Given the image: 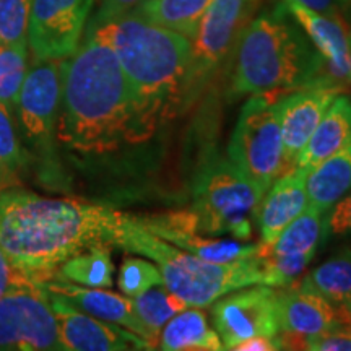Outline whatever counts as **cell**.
<instances>
[{
    "mask_svg": "<svg viewBox=\"0 0 351 351\" xmlns=\"http://www.w3.org/2000/svg\"><path fill=\"white\" fill-rule=\"evenodd\" d=\"M153 137L111 46L88 32L77 51L60 60L56 138L80 156H104Z\"/></svg>",
    "mask_w": 351,
    "mask_h": 351,
    "instance_id": "1",
    "label": "cell"
},
{
    "mask_svg": "<svg viewBox=\"0 0 351 351\" xmlns=\"http://www.w3.org/2000/svg\"><path fill=\"white\" fill-rule=\"evenodd\" d=\"M119 217L106 205L43 197L15 186L0 192V249L21 275L49 282L67 258L109 244Z\"/></svg>",
    "mask_w": 351,
    "mask_h": 351,
    "instance_id": "2",
    "label": "cell"
},
{
    "mask_svg": "<svg viewBox=\"0 0 351 351\" xmlns=\"http://www.w3.org/2000/svg\"><path fill=\"white\" fill-rule=\"evenodd\" d=\"M111 46L134 95L135 106L153 134L197 99L192 41L134 13L90 25Z\"/></svg>",
    "mask_w": 351,
    "mask_h": 351,
    "instance_id": "3",
    "label": "cell"
},
{
    "mask_svg": "<svg viewBox=\"0 0 351 351\" xmlns=\"http://www.w3.org/2000/svg\"><path fill=\"white\" fill-rule=\"evenodd\" d=\"M313 85L335 86L322 56L285 3L244 26L236 43L232 93L269 95Z\"/></svg>",
    "mask_w": 351,
    "mask_h": 351,
    "instance_id": "4",
    "label": "cell"
},
{
    "mask_svg": "<svg viewBox=\"0 0 351 351\" xmlns=\"http://www.w3.org/2000/svg\"><path fill=\"white\" fill-rule=\"evenodd\" d=\"M109 244L155 262L165 287L192 307L202 309L212 306L218 298L234 289L269 285V276L258 254L228 263L207 262L158 238L137 217L122 212Z\"/></svg>",
    "mask_w": 351,
    "mask_h": 351,
    "instance_id": "5",
    "label": "cell"
},
{
    "mask_svg": "<svg viewBox=\"0 0 351 351\" xmlns=\"http://www.w3.org/2000/svg\"><path fill=\"white\" fill-rule=\"evenodd\" d=\"M263 194L265 189L230 158H212L195 178L191 212L205 234L249 241Z\"/></svg>",
    "mask_w": 351,
    "mask_h": 351,
    "instance_id": "6",
    "label": "cell"
},
{
    "mask_svg": "<svg viewBox=\"0 0 351 351\" xmlns=\"http://www.w3.org/2000/svg\"><path fill=\"white\" fill-rule=\"evenodd\" d=\"M64 350L44 283L20 271L0 296V351Z\"/></svg>",
    "mask_w": 351,
    "mask_h": 351,
    "instance_id": "7",
    "label": "cell"
},
{
    "mask_svg": "<svg viewBox=\"0 0 351 351\" xmlns=\"http://www.w3.org/2000/svg\"><path fill=\"white\" fill-rule=\"evenodd\" d=\"M228 158L265 191L285 173L280 117L265 95H254L244 103L228 143Z\"/></svg>",
    "mask_w": 351,
    "mask_h": 351,
    "instance_id": "8",
    "label": "cell"
},
{
    "mask_svg": "<svg viewBox=\"0 0 351 351\" xmlns=\"http://www.w3.org/2000/svg\"><path fill=\"white\" fill-rule=\"evenodd\" d=\"M278 288L252 285L226 293L213 302L212 317L223 348L234 350L252 337H278Z\"/></svg>",
    "mask_w": 351,
    "mask_h": 351,
    "instance_id": "9",
    "label": "cell"
},
{
    "mask_svg": "<svg viewBox=\"0 0 351 351\" xmlns=\"http://www.w3.org/2000/svg\"><path fill=\"white\" fill-rule=\"evenodd\" d=\"M256 0H212L192 39L194 90L199 96L212 73L236 46L249 23Z\"/></svg>",
    "mask_w": 351,
    "mask_h": 351,
    "instance_id": "10",
    "label": "cell"
},
{
    "mask_svg": "<svg viewBox=\"0 0 351 351\" xmlns=\"http://www.w3.org/2000/svg\"><path fill=\"white\" fill-rule=\"evenodd\" d=\"M95 0H33L28 46L34 60H64L80 46Z\"/></svg>",
    "mask_w": 351,
    "mask_h": 351,
    "instance_id": "11",
    "label": "cell"
},
{
    "mask_svg": "<svg viewBox=\"0 0 351 351\" xmlns=\"http://www.w3.org/2000/svg\"><path fill=\"white\" fill-rule=\"evenodd\" d=\"M60 106V60H34L21 86L19 114L21 137L36 153L49 155Z\"/></svg>",
    "mask_w": 351,
    "mask_h": 351,
    "instance_id": "12",
    "label": "cell"
},
{
    "mask_svg": "<svg viewBox=\"0 0 351 351\" xmlns=\"http://www.w3.org/2000/svg\"><path fill=\"white\" fill-rule=\"evenodd\" d=\"M326 241V213L307 205L304 212L282 231L274 244H262L258 257L270 287H288L313 261Z\"/></svg>",
    "mask_w": 351,
    "mask_h": 351,
    "instance_id": "13",
    "label": "cell"
},
{
    "mask_svg": "<svg viewBox=\"0 0 351 351\" xmlns=\"http://www.w3.org/2000/svg\"><path fill=\"white\" fill-rule=\"evenodd\" d=\"M138 221L184 252L192 254L207 262L228 263L257 256L262 244H251L245 241L225 236H210L199 231L197 219L191 210H179L155 215V217H137Z\"/></svg>",
    "mask_w": 351,
    "mask_h": 351,
    "instance_id": "14",
    "label": "cell"
},
{
    "mask_svg": "<svg viewBox=\"0 0 351 351\" xmlns=\"http://www.w3.org/2000/svg\"><path fill=\"white\" fill-rule=\"evenodd\" d=\"M49 293V302L54 311L59 339L67 351H129L153 350L152 345L137 333L117 324L96 319L83 313L56 293Z\"/></svg>",
    "mask_w": 351,
    "mask_h": 351,
    "instance_id": "15",
    "label": "cell"
},
{
    "mask_svg": "<svg viewBox=\"0 0 351 351\" xmlns=\"http://www.w3.org/2000/svg\"><path fill=\"white\" fill-rule=\"evenodd\" d=\"M340 91L332 85H313L300 88L275 103L282 127L285 173L295 166L301 150Z\"/></svg>",
    "mask_w": 351,
    "mask_h": 351,
    "instance_id": "16",
    "label": "cell"
},
{
    "mask_svg": "<svg viewBox=\"0 0 351 351\" xmlns=\"http://www.w3.org/2000/svg\"><path fill=\"white\" fill-rule=\"evenodd\" d=\"M289 15L304 29L307 38L326 62L327 75L335 86L348 85V32L339 15H326L301 3L283 0Z\"/></svg>",
    "mask_w": 351,
    "mask_h": 351,
    "instance_id": "17",
    "label": "cell"
},
{
    "mask_svg": "<svg viewBox=\"0 0 351 351\" xmlns=\"http://www.w3.org/2000/svg\"><path fill=\"white\" fill-rule=\"evenodd\" d=\"M283 288L276 298L280 332L307 337L340 327L337 307L309 285Z\"/></svg>",
    "mask_w": 351,
    "mask_h": 351,
    "instance_id": "18",
    "label": "cell"
},
{
    "mask_svg": "<svg viewBox=\"0 0 351 351\" xmlns=\"http://www.w3.org/2000/svg\"><path fill=\"white\" fill-rule=\"evenodd\" d=\"M306 169L293 168L265 191L256 219L263 244H274L285 228L306 210Z\"/></svg>",
    "mask_w": 351,
    "mask_h": 351,
    "instance_id": "19",
    "label": "cell"
},
{
    "mask_svg": "<svg viewBox=\"0 0 351 351\" xmlns=\"http://www.w3.org/2000/svg\"><path fill=\"white\" fill-rule=\"evenodd\" d=\"M44 288L47 291L65 298L83 313L93 315L96 319L125 327L127 330L137 333L138 337L148 341L147 330L143 328L142 322H140L134 311L132 298L108 291V288H88L59 278L44 282Z\"/></svg>",
    "mask_w": 351,
    "mask_h": 351,
    "instance_id": "20",
    "label": "cell"
},
{
    "mask_svg": "<svg viewBox=\"0 0 351 351\" xmlns=\"http://www.w3.org/2000/svg\"><path fill=\"white\" fill-rule=\"evenodd\" d=\"M348 145H351V96L339 93L315 127L313 137L301 150L293 168L306 169L309 173L320 161Z\"/></svg>",
    "mask_w": 351,
    "mask_h": 351,
    "instance_id": "21",
    "label": "cell"
},
{
    "mask_svg": "<svg viewBox=\"0 0 351 351\" xmlns=\"http://www.w3.org/2000/svg\"><path fill=\"white\" fill-rule=\"evenodd\" d=\"M158 350L163 351H221V340L200 307L189 306L161 328Z\"/></svg>",
    "mask_w": 351,
    "mask_h": 351,
    "instance_id": "22",
    "label": "cell"
},
{
    "mask_svg": "<svg viewBox=\"0 0 351 351\" xmlns=\"http://www.w3.org/2000/svg\"><path fill=\"white\" fill-rule=\"evenodd\" d=\"M351 191V145L320 161L306 176L307 205L327 213Z\"/></svg>",
    "mask_w": 351,
    "mask_h": 351,
    "instance_id": "23",
    "label": "cell"
},
{
    "mask_svg": "<svg viewBox=\"0 0 351 351\" xmlns=\"http://www.w3.org/2000/svg\"><path fill=\"white\" fill-rule=\"evenodd\" d=\"M212 0H145L130 13L192 41Z\"/></svg>",
    "mask_w": 351,
    "mask_h": 351,
    "instance_id": "24",
    "label": "cell"
},
{
    "mask_svg": "<svg viewBox=\"0 0 351 351\" xmlns=\"http://www.w3.org/2000/svg\"><path fill=\"white\" fill-rule=\"evenodd\" d=\"M112 275L111 245L96 244L67 258L57 269L54 278L88 288H111Z\"/></svg>",
    "mask_w": 351,
    "mask_h": 351,
    "instance_id": "25",
    "label": "cell"
},
{
    "mask_svg": "<svg viewBox=\"0 0 351 351\" xmlns=\"http://www.w3.org/2000/svg\"><path fill=\"white\" fill-rule=\"evenodd\" d=\"M134 302V311L145 330H147L148 341L153 346V350L158 346L161 328L169 319H173L176 314L186 309L187 302L169 291L165 285L153 287L142 295L132 298Z\"/></svg>",
    "mask_w": 351,
    "mask_h": 351,
    "instance_id": "26",
    "label": "cell"
},
{
    "mask_svg": "<svg viewBox=\"0 0 351 351\" xmlns=\"http://www.w3.org/2000/svg\"><path fill=\"white\" fill-rule=\"evenodd\" d=\"M304 283L327 298L333 306L351 307V247L341 249L320 263L306 276Z\"/></svg>",
    "mask_w": 351,
    "mask_h": 351,
    "instance_id": "27",
    "label": "cell"
},
{
    "mask_svg": "<svg viewBox=\"0 0 351 351\" xmlns=\"http://www.w3.org/2000/svg\"><path fill=\"white\" fill-rule=\"evenodd\" d=\"M28 67V43L0 46V101L13 111L19 106Z\"/></svg>",
    "mask_w": 351,
    "mask_h": 351,
    "instance_id": "28",
    "label": "cell"
},
{
    "mask_svg": "<svg viewBox=\"0 0 351 351\" xmlns=\"http://www.w3.org/2000/svg\"><path fill=\"white\" fill-rule=\"evenodd\" d=\"M25 163L10 109L0 101V192L20 186L19 173Z\"/></svg>",
    "mask_w": 351,
    "mask_h": 351,
    "instance_id": "29",
    "label": "cell"
},
{
    "mask_svg": "<svg viewBox=\"0 0 351 351\" xmlns=\"http://www.w3.org/2000/svg\"><path fill=\"white\" fill-rule=\"evenodd\" d=\"M158 285H163V276L155 262L147 257L124 258L117 276V287L122 295L135 298Z\"/></svg>",
    "mask_w": 351,
    "mask_h": 351,
    "instance_id": "30",
    "label": "cell"
},
{
    "mask_svg": "<svg viewBox=\"0 0 351 351\" xmlns=\"http://www.w3.org/2000/svg\"><path fill=\"white\" fill-rule=\"evenodd\" d=\"M33 0H0V46L28 43Z\"/></svg>",
    "mask_w": 351,
    "mask_h": 351,
    "instance_id": "31",
    "label": "cell"
},
{
    "mask_svg": "<svg viewBox=\"0 0 351 351\" xmlns=\"http://www.w3.org/2000/svg\"><path fill=\"white\" fill-rule=\"evenodd\" d=\"M302 350L309 351H351V335L345 328L335 327L330 330L304 337Z\"/></svg>",
    "mask_w": 351,
    "mask_h": 351,
    "instance_id": "32",
    "label": "cell"
},
{
    "mask_svg": "<svg viewBox=\"0 0 351 351\" xmlns=\"http://www.w3.org/2000/svg\"><path fill=\"white\" fill-rule=\"evenodd\" d=\"M351 236V191L326 215V239Z\"/></svg>",
    "mask_w": 351,
    "mask_h": 351,
    "instance_id": "33",
    "label": "cell"
},
{
    "mask_svg": "<svg viewBox=\"0 0 351 351\" xmlns=\"http://www.w3.org/2000/svg\"><path fill=\"white\" fill-rule=\"evenodd\" d=\"M145 0H104L99 12L96 13L93 21H91V25H99L103 21L117 19V16L130 13L135 7H138Z\"/></svg>",
    "mask_w": 351,
    "mask_h": 351,
    "instance_id": "34",
    "label": "cell"
},
{
    "mask_svg": "<svg viewBox=\"0 0 351 351\" xmlns=\"http://www.w3.org/2000/svg\"><path fill=\"white\" fill-rule=\"evenodd\" d=\"M291 2L301 3L311 10L326 13V15H339L351 0H291Z\"/></svg>",
    "mask_w": 351,
    "mask_h": 351,
    "instance_id": "35",
    "label": "cell"
},
{
    "mask_svg": "<svg viewBox=\"0 0 351 351\" xmlns=\"http://www.w3.org/2000/svg\"><path fill=\"white\" fill-rule=\"evenodd\" d=\"M236 351H276L282 350L278 337H252L234 346Z\"/></svg>",
    "mask_w": 351,
    "mask_h": 351,
    "instance_id": "36",
    "label": "cell"
},
{
    "mask_svg": "<svg viewBox=\"0 0 351 351\" xmlns=\"http://www.w3.org/2000/svg\"><path fill=\"white\" fill-rule=\"evenodd\" d=\"M16 274H19V271H16L15 267L12 265V262L8 261V257L3 254L2 249H0V296L5 293V289L8 288L12 280L15 278Z\"/></svg>",
    "mask_w": 351,
    "mask_h": 351,
    "instance_id": "37",
    "label": "cell"
},
{
    "mask_svg": "<svg viewBox=\"0 0 351 351\" xmlns=\"http://www.w3.org/2000/svg\"><path fill=\"white\" fill-rule=\"evenodd\" d=\"M337 307V315H339V326L345 328L346 332L351 335V307L345 306H335Z\"/></svg>",
    "mask_w": 351,
    "mask_h": 351,
    "instance_id": "38",
    "label": "cell"
},
{
    "mask_svg": "<svg viewBox=\"0 0 351 351\" xmlns=\"http://www.w3.org/2000/svg\"><path fill=\"white\" fill-rule=\"evenodd\" d=\"M348 85L351 86V29L348 32Z\"/></svg>",
    "mask_w": 351,
    "mask_h": 351,
    "instance_id": "39",
    "label": "cell"
}]
</instances>
